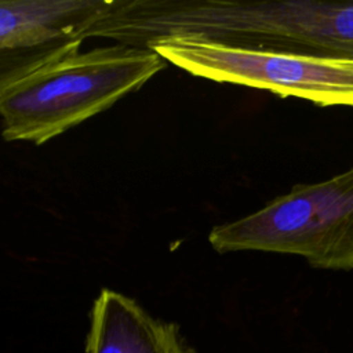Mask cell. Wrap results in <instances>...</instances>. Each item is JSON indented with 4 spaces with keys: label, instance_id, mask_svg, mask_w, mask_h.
I'll list each match as a JSON object with an SVG mask.
<instances>
[{
    "label": "cell",
    "instance_id": "2",
    "mask_svg": "<svg viewBox=\"0 0 353 353\" xmlns=\"http://www.w3.org/2000/svg\"><path fill=\"white\" fill-rule=\"evenodd\" d=\"M208 243L219 254H288L319 269H353V167L325 181L294 185L259 210L214 226Z\"/></svg>",
    "mask_w": 353,
    "mask_h": 353
},
{
    "label": "cell",
    "instance_id": "4",
    "mask_svg": "<svg viewBox=\"0 0 353 353\" xmlns=\"http://www.w3.org/2000/svg\"><path fill=\"white\" fill-rule=\"evenodd\" d=\"M193 26L230 47L353 58V1L203 0Z\"/></svg>",
    "mask_w": 353,
    "mask_h": 353
},
{
    "label": "cell",
    "instance_id": "6",
    "mask_svg": "<svg viewBox=\"0 0 353 353\" xmlns=\"http://www.w3.org/2000/svg\"><path fill=\"white\" fill-rule=\"evenodd\" d=\"M85 353H188L174 323L152 317L137 301L103 288L90 313Z\"/></svg>",
    "mask_w": 353,
    "mask_h": 353
},
{
    "label": "cell",
    "instance_id": "5",
    "mask_svg": "<svg viewBox=\"0 0 353 353\" xmlns=\"http://www.w3.org/2000/svg\"><path fill=\"white\" fill-rule=\"evenodd\" d=\"M110 0H1V51L37 50L83 40L85 29ZM84 41V40H83Z\"/></svg>",
    "mask_w": 353,
    "mask_h": 353
},
{
    "label": "cell",
    "instance_id": "1",
    "mask_svg": "<svg viewBox=\"0 0 353 353\" xmlns=\"http://www.w3.org/2000/svg\"><path fill=\"white\" fill-rule=\"evenodd\" d=\"M81 44L70 40L3 70L4 141L43 145L138 91L167 63L146 47Z\"/></svg>",
    "mask_w": 353,
    "mask_h": 353
},
{
    "label": "cell",
    "instance_id": "3",
    "mask_svg": "<svg viewBox=\"0 0 353 353\" xmlns=\"http://www.w3.org/2000/svg\"><path fill=\"white\" fill-rule=\"evenodd\" d=\"M146 48L201 79L319 106H353V58L252 50L185 37L159 39Z\"/></svg>",
    "mask_w": 353,
    "mask_h": 353
}]
</instances>
